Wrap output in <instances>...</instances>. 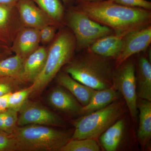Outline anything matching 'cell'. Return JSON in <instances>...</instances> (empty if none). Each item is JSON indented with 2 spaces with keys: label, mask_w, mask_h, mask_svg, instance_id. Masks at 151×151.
Returning <instances> with one entry per match:
<instances>
[{
  "label": "cell",
  "mask_w": 151,
  "mask_h": 151,
  "mask_svg": "<svg viewBox=\"0 0 151 151\" xmlns=\"http://www.w3.org/2000/svg\"><path fill=\"white\" fill-rule=\"evenodd\" d=\"M116 35L124 37L129 33L151 25V11L121 5L110 0L78 4L75 7Z\"/></svg>",
  "instance_id": "1"
},
{
  "label": "cell",
  "mask_w": 151,
  "mask_h": 151,
  "mask_svg": "<svg viewBox=\"0 0 151 151\" xmlns=\"http://www.w3.org/2000/svg\"><path fill=\"white\" fill-rule=\"evenodd\" d=\"M65 65L64 72L81 84L94 90L113 86L115 60L86 50Z\"/></svg>",
  "instance_id": "2"
},
{
  "label": "cell",
  "mask_w": 151,
  "mask_h": 151,
  "mask_svg": "<svg viewBox=\"0 0 151 151\" xmlns=\"http://www.w3.org/2000/svg\"><path fill=\"white\" fill-rule=\"evenodd\" d=\"M17 151H60L72 135L43 125L17 127L10 133Z\"/></svg>",
  "instance_id": "3"
},
{
  "label": "cell",
  "mask_w": 151,
  "mask_h": 151,
  "mask_svg": "<svg viewBox=\"0 0 151 151\" xmlns=\"http://www.w3.org/2000/svg\"><path fill=\"white\" fill-rule=\"evenodd\" d=\"M76 49V42L72 32L61 30L47 50L43 69L32 84V94L42 91L61 68L72 60Z\"/></svg>",
  "instance_id": "4"
},
{
  "label": "cell",
  "mask_w": 151,
  "mask_h": 151,
  "mask_svg": "<svg viewBox=\"0 0 151 151\" xmlns=\"http://www.w3.org/2000/svg\"><path fill=\"white\" fill-rule=\"evenodd\" d=\"M127 109L126 102L122 98L105 108L81 116L73 122L75 130L71 139L95 140L124 116Z\"/></svg>",
  "instance_id": "5"
},
{
  "label": "cell",
  "mask_w": 151,
  "mask_h": 151,
  "mask_svg": "<svg viewBox=\"0 0 151 151\" xmlns=\"http://www.w3.org/2000/svg\"><path fill=\"white\" fill-rule=\"evenodd\" d=\"M66 19L75 37L78 50H86L97 40L114 33L110 28L92 19L75 7L68 10Z\"/></svg>",
  "instance_id": "6"
},
{
  "label": "cell",
  "mask_w": 151,
  "mask_h": 151,
  "mask_svg": "<svg viewBox=\"0 0 151 151\" xmlns=\"http://www.w3.org/2000/svg\"><path fill=\"white\" fill-rule=\"evenodd\" d=\"M113 87L125 100L132 120L137 121V100L136 65L132 57L116 66L113 74Z\"/></svg>",
  "instance_id": "7"
},
{
  "label": "cell",
  "mask_w": 151,
  "mask_h": 151,
  "mask_svg": "<svg viewBox=\"0 0 151 151\" xmlns=\"http://www.w3.org/2000/svg\"><path fill=\"white\" fill-rule=\"evenodd\" d=\"M17 125L30 124L63 127L65 122L60 116L39 104L27 100L19 111Z\"/></svg>",
  "instance_id": "8"
},
{
  "label": "cell",
  "mask_w": 151,
  "mask_h": 151,
  "mask_svg": "<svg viewBox=\"0 0 151 151\" xmlns=\"http://www.w3.org/2000/svg\"><path fill=\"white\" fill-rule=\"evenodd\" d=\"M123 39L122 50L115 60L116 67L134 55L147 50L151 43V26L129 33Z\"/></svg>",
  "instance_id": "9"
},
{
  "label": "cell",
  "mask_w": 151,
  "mask_h": 151,
  "mask_svg": "<svg viewBox=\"0 0 151 151\" xmlns=\"http://www.w3.org/2000/svg\"><path fill=\"white\" fill-rule=\"evenodd\" d=\"M16 6L24 27L40 29L47 25L58 26L32 0H19Z\"/></svg>",
  "instance_id": "10"
},
{
  "label": "cell",
  "mask_w": 151,
  "mask_h": 151,
  "mask_svg": "<svg viewBox=\"0 0 151 151\" xmlns=\"http://www.w3.org/2000/svg\"><path fill=\"white\" fill-rule=\"evenodd\" d=\"M21 24L16 4H0V41L10 47Z\"/></svg>",
  "instance_id": "11"
},
{
  "label": "cell",
  "mask_w": 151,
  "mask_h": 151,
  "mask_svg": "<svg viewBox=\"0 0 151 151\" xmlns=\"http://www.w3.org/2000/svg\"><path fill=\"white\" fill-rule=\"evenodd\" d=\"M40 42L39 29L23 27L16 35L11 50L25 59L39 47Z\"/></svg>",
  "instance_id": "12"
},
{
  "label": "cell",
  "mask_w": 151,
  "mask_h": 151,
  "mask_svg": "<svg viewBox=\"0 0 151 151\" xmlns=\"http://www.w3.org/2000/svg\"><path fill=\"white\" fill-rule=\"evenodd\" d=\"M127 121L122 116L100 135V144L105 151L120 150L127 139Z\"/></svg>",
  "instance_id": "13"
},
{
  "label": "cell",
  "mask_w": 151,
  "mask_h": 151,
  "mask_svg": "<svg viewBox=\"0 0 151 151\" xmlns=\"http://www.w3.org/2000/svg\"><path fill=\"white\" fill-rule=\"evenodd\" d=\"M48 95L49 103L55 109L71 115H80L83 106L70 92L59 85Z\"/></svg>",
  "instance_id": "14"
},
{
  "label": "cell",
  "mask_w": 151,
  "mask_h": 151,
  "mask_svg": "<svg viewBox=\"0 0 151 151\" xmlns=\"http://www.w3.org/2000/svg\"><path fill=\"white\" fill-rule=\"evenodd\" d=\"M124 37L113 33L97 40L86 50L99 56L115 60L119 56L124 43Z\"/></svg>",
  "instance_id": "15"
},
{
  "label": "cell",
  "mask_w": 151,
  "mask_h": 151,
  "mask_svg": "<svg viewBox=\"0 0 151 151\" xmlns=\"http://www.w3.org/2000/svg\"><path fill=\"white\" fill-rule=\"evenodd\" d=\"M136 79L138 98L151 102V61L145 55H142L138 57L136 65Z\"/></svg>",
  "instance_id": "16"
},
{
  "label": "cell",
  "mask_w": 151,
  "mask_h": 151,
  "mask_svg": "<svg viewBox=\"0 0 151 151\" xmlns=\"http://www.w3.org/2000/svg\"><path fill=\"white\" fill-rule=\"evenodd\" d=\"M47 50L39 47L25 59L20 80L32 83L43 69L47 56Z\"/></svg>",
  "instance_id": "17"
},
{
  "label": "cell",
  "mask_w": 151,
  "mask_h": 151,
  "mask_svg": "<svg viewBox=\"0 0 151 151\" xmlns=\"http://www.w3.org/2000/svg\"><path fill=\"white\" fill-rule=\"evenodd\" d=\"M58 83L70 92L83 107L89 103L96 90L81 84L62 71L56 76Z\"/></svg>",
  "instance_id": "18"
},
{
  "label": "cell",
  "mask_w": 151,
  "mask_h": 151,
  "mask_svg": "<svg viewBox=\"0 0 151 151\" xmlns=\"http://www.w3.org/2000/svg\"><path fill=\"white\" fill-rule=\"evenodd\" d=\"M137 109L139 111L138 140L144 150L149 145L151 139V102L138 98Z\"/></svg>",
  "instance_id": "19"
},
{
  "label": "cell",
  "mask_w": 151,
  "mask_h": 151,
  "mask_svg": "<svg viewBox=\"0 0 151 151\" xmlns=\"http://www.w3.org/2000/svg\"><path fill=\"white\" fill-rule=\"evenodd\" d=\"M122 98L121 93L113 86L108 89L96 90L89 103L83 107L81 116L88 115L102 109Z\"/></svg>",
  "instance_id": "20"
},
{
  "label": "cell",
  "mask_w": 151,
  "mask_h": 151,
  "mask_svg": "<svg viewBox=\"0 0 151 151\" xmlns=\"http://www.w3.org/2000/svg\"><path fill=\"white\" fill-rule=\"evenodd\" d=\"M24 60L15 55L0 60V76L12 77L20 80Z\"/></svg>",
  "instance_id": "21"
},
{
  "label": "cell",
  "mask_w": 151,
  "mask_h": 151,
  "mask_svg": "<svg viewBox=\"0 0 151 151\" xmlns=\"http://www.w3.org/2000/svg\"><path fill=\"white\" fill-rule=\"evenodd\" d=\"M58 24H62L64 7L60 0H32Z\"/></svg>",
  "instance_id": "22"
},
{
  "label": "cell",
  "mask_w": 151,
  "mask_h": 151,
  "mask_svg": "<svg viewBox=\"0 0 151 151\" xmlns=\"http://www.w3.org/2000/svg\"><path fill=\"white\" fill-rule=\"evenodd\" d=\"M100 146L93 139H70L60 151H100Z\"/></svg>",
  "instance_id": "23"
},
{
  "label": "cell",
  "mask_w": 151,
  "mask_h": 151,
  "mask_svg": "<svg viewBox=\"0 0 151 151\" xmlns=\"http://www.w3.org/2000/svg\"><path fill=\"white\" fill-rule=\"evenodd\" d=\"M32 92V86L14 92L9 95L8 108L17 111H19L23 105L28 100L29 96Z\"/></svg>",
  "instance_id": "24"
},
{
  "label": "cell",
  "mask_w": 151,
  "mask_h": 151,
  "mask_svg": "<svg viewBox=\"0 0 151 151\" xmlns=\"http://www.w3.org/2000/svg\"><path fill=\"white\" fill-rule=\"evenodd\" d=\"M18 112L8 108L4 111V131L10 134L17 125Z\"/></svg>",
  "instance_id": "25"
},
{
  "label": "cell",
  "mask_w": 151,
  "mask_h": 151,
  "mask_svg": "<svg viewBox=\"0 0 151 151\" xmlns=\"http://www.w3.org/2000/svg\"><path fill=\"white\" fill-rule=\"evenodd\" d=\"M17 151L13 138L10 134L0 130V151Z\"/></svg>",
  "instance_id": "26"
},
{
  "label": "cell",
  "mask_w": 151,
  "mask_h": 151,
  "mask_svg": "<svg viewBox=\"0 0 151 151\" xmlns=\"http://www.w3.org/2000/svg\"><path fill=\"white\" fill-rule=\"evenodd\" d=\"M19 81L17 78L0 76V96L12 92Z\"/></svg>",
  "instance_id": "27"
},
{
  "label": "cell",
  "mask_w": 151,
  "mask_h": 151,
  "mask_svg": "<svg viewBox=\"0 0 151 151\" xmlns=\"http://www.w3.org/2000/svg\"><path fill=\"white\" fill-rule=\"evenodd\" d=\"M121 5L131 7L140 8L151 11V2L146 0H110Z\"/></svg>",
  "instance_id": "28"
},
{
  "label": "cell",
  "mask_w": 151,
  "mask_h": 151,
  "mask_svg": "<svg viewBox=\"0 0 151 151\" xmlns=\"http://www.w3.org/2000/svg\"><path fill=\"white\" fill-rule=\"evenodd\" d=\"M56 32V27L55 26L47 25L40 29V42L47 44L50 42L54 38Z\"/></svg>",
  "instance_id": "29"
},
{
  "label": "cell",
  "mask_w": 151,
  "mask_h": 151,
  "mask_svg": "<svg viewBox=\"0 0 151 151\" xmlns=\"http://www.w3.org/2000/svg\"><path fill=\"white\" fill-rule=\"evenodd\" d=\"M10 47L0 41V60L5 58L11 53Z\"/></svg>",
  "instance_id": "30"
},
{
  "label": "cell",
  "mask_w": 151,
  "mask_h": 151,
  "mask_svg": "<svg viewBox=\"0 0 151 151\" xmlns=\"http://www.w3.org/2000/svg\"><path fill=\"white\" fill-rule=\"evenodd\" d=\"M10 93L0 96V112L5 111L8 108L9 97Z\"/></svg>",
  "instance_id": "31"
},
{
  "label": "cell",
  "mask_w": 151,
  "mask_h": 151,
  "mask_svg": "<svg viewBox=\"0 0 151 151\" xmlns=\"http://www.w3.org/2000/svg\"><path fill=\"white\" fill-rule=\"evenodd\" d=\"M19 0H0V4H16Z\"/></svg>",
  "instance_id": "32"
},
{
  "label": "cell",
  "mask_w": 151,
  "mask_h": 151,
  "mask_svg": "<svg viewBox=\"0 0 151 151\" xmlns=\"http://www.w3.org/2000/svg\"><path fill=\"white\" fill-rule=\"evenodd\" d=\"M4 111L0 112V130L4 131Z\"/></svg>",
  "instance_id": "33"
},
{
  "label": "cell",
  "mask_w": 151,
  "mask_h": 151,
  "mask_svg": "<svg viewBox=\"0 0 151 151\" xmlns=\"http://www.w3.org/2000/svg\"><path fill=\"white\" fill-rule=\"evenodd\" d=\"M78 4H81V3L87 2H94L99 1L102 0H76Z\"/></svg>",
  "instance_id": "34"
},
{
  "label": "cell",
  "mask_w": 151,
  "mask_h": 151,
  "mask_svg": "<svg viewBox=\"0 0 151 151\" xmlns=\"http://www.w3.org/2000/svg\"><path fill=\"white\" fill-rule=\"evenodd\" d=\"M73 0H61V1L63 2L64 5H68L70 4V3L73 1Z\"/></svg>",
  "instance_id": "35"
}]
</instances>
